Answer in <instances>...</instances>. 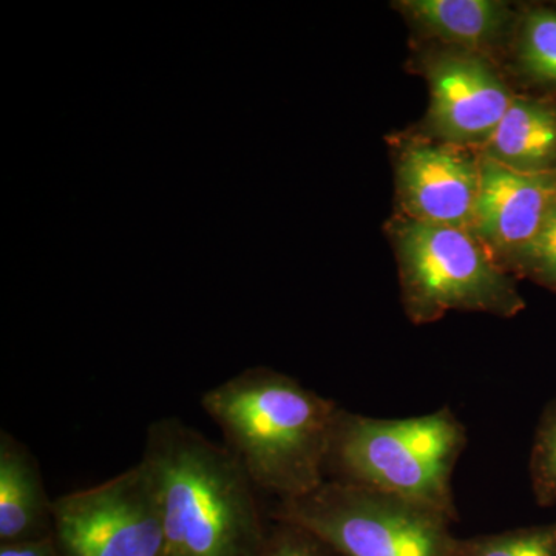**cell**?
Instances as JSON below:
<instances>
[{
    "label": "cell",
    "instance_id": "obj_8",
    "mask_svg": "<svg viewBox=\"0 0 556 556\" xmlns=\"http://www.w3.org/2000/svg\"><path fill=\"white\" fill-rule=\"evenodd\" d=\"M431 129L453 146H484L515 98L477 58H442L430 67Z\"/></svg>",
    "mask_w": 556,
    "mask_h": 556
},
{
    "label": "cell",
    "instance_id": "obj_2",
    "mask_svg": "<svg viewBox=\"0 0 556 556\" xmlns=\"http://www.w3.org/2000/svg\"><path fill=\"white\" fill-rule=\"evenodd\" d=\"M141 459L159 485L167 556H263L270 526L260 490L225 445L163 417Z\"/></svg>",
    "mask_w": 556,
    "mask_h": 556
},
{
    "label": "cell",
    "instance_id": "obj_3",
    "mask_svg": "<svg viewBox=\"0 0 556 556\" xmlns=\"http://www.w3.org/2000/svg\"><path fill=\"white\" fill-rule=\"evenodd\" d=\"M467 442V428L447 407L408 419L340 408L325 473L329 481L401 497L457 522L453 473Z\"/></svg>",
    "mask_w": 556,
    "mask_h": 556
},
{
    "label": "cell",
    "instance_id": "obj_16",
    "mask_svg": "<svg viewBox=\"0 0 556 556\" xmlns=\"http://www.w3.org/2000/svg\"><path fill=\"white\" fill-rule=\"evenodd\" d=\"M515 260L522 273L556 291V206L532 243Z\"/></svg>",
    "mask_w": 556,
    "mask_h": 556
},
{
    "label": "cell",
    "instance_id": "obj_12",
    "mask_svg": "<svg viewBox=\"0 0 556 556\" xmlns=\"http://www.w3.org/2000/svg\"><path fill=\"white\" fill-rule=\"evenodd\" d=\"M404 10L420 27L457 46H486L507 20L506 5L495 0H407Z\"/></svg>",
    "mask_w": 556,
    "mask_h": 556
},
{
    "label": "cell",
    "instance_id": "obj_13",
    "mask_svg": "<svg viewBox=\"0 0 556 556\" xmlns=\"http://www.w3.org/2000/svg\"><path fill=\"white\" fill-rule=\"evenodd\" d=\"M456 556H556V522L459 538Z\"/></svg>",
    "mask_w": 556,
    "mask_h": 556
},
{
    "label": "cell",
    "instance_id": "obj_14",
    "mask_svg": "<svg viewBox=\"0 0 556 556\" xmlns=\"http://www.w3.org/2000/svg\"><path fill=\"white\" fill-rule=\"evenodd\" d=\"M529 477L538 506H556V397L541 413L530 450Z\"/></svg>",
    "mask_w": 556,
    "mask_h": 556
},
{
    "label": "cell",
    "instance_id": "obj_6",
    "mask_svg": "<svg viewBox=\"0 0 556 556\" xmlns=\"http://www.w3.org/2000/svg\"><path fill=\"white\" fill-rule=\"evenodd\" d=\"M64 556H167L159 485L144 460L118 477L53 501Z\"/></svg>",
    "mask_w": 556,
    "mask_h": 556
},
{
    "label": "cell",
    "instance_id": "obj_15",
    "mask_svg": "<svg viewBox=\"0 0 556 556\" xmlns=\"http://www.w3.org/2000/svg\"><path fill=\"white\" fill-rule=\"evenodd\" d=\"M522 62L536 78L556 83V13L538 11L527 20Z\"/></svg>",
    "mask_w": 556,
    "mask_h": 556
},
{
    "label": "cell",
    "instance_id": "obj_18",
    "mask_svg": "<svg viewBox=\"0 0 556 556\" xmlns=\"http://www.w3.org/2000/svg\"><path fill=\"white\" fill-rule=\"evenodd\" d=\"M0 556H64L54 536L30 543L3 544Z\"/></svg>",
    "mask_w": 556,
    "mask_h": 556
},
{
    "label": "cell",
    "instance_id": "obj_7",
    "mask_svg": "<svg viewBox=\"0 0 556 556\" xmlns=\"http://www.w3.org/2000/svg\"><path fill=\"white\" fill-rule=\"evenodd\" d=\"M473 233L492 254L517 258L556 206V170L522 172L482 155Z\"/></svg>",
    "mask_w": 556,
    "mask_h": 556
},
{
    "label": "cell",
    "instance_id": "obj_11",
    "mask_svg": "<svg viewBox=\"0 0 556 556\" xmlns=\"http://www.w3.org/2000/svg\"><path fill=\"white\" fill-rule=\"evenodd\" d=\"M484 155L511 169L552 170L556 163V109L515 98L485 142Z\"/></svg>",
    "mask_w": 556,
    "mask_h": 556
},
{
    "label": "cell",
    "instance_id": "obj_5",
    "mask_svg": "<svg viewBox=\"0 0 556 556\" xmlns=\"http://www.w3.org/2000/svg\"><path fill=\"white\" fill-rule=\"evenodd\" d=\"M402 298L416 324L448 311L514 317L525 300L470 230L409 219L397 233Z\"/></svg>",
    "mask_w": 556,
    "mask_h": 556
},
{
    "label": "cell",
    "instance_id": "obj_10",
    "mask_svg": "<svg viewBox=\"0 0 556 556\" xmlns=\"http://www.w3.org/2000/svg\"><path fill=\"white\" fill-rule=\"evenodd\" d=\"M53 501L31 450L0 431V546L53 536Z\"/></svg>",
    "mask_w": 556,
    "mask_h": 556
},
{
    "label": "cell",
    "instance_id": "obj_1",
    "mask_svg": "<svg viewBox=\"0 0 556 556\" xmlns=\"http://www.w3.org/2000/svg\"><path fill=\"white\" fill-rule=\"evenodd\" d=\"M201 407L260 492L291 501L327 481L329 442L342 408L332 399L257 367L206 391Z\"/></svg>",
    "mask_w": 556,
    "mask_h": 556
},
{
    "label": "cell",
    "instance_id": "obj_4",
    "mask_svg": "<svg viewBox=\"0 0 556 556\" xmlns=\"http://www.w3.org/2000/svg\"><path fill=\"white\" fill-rule=\"evenodd\" d=\"M273 521L303 527L336 556H456L459 538L444 515L401 497L338 481L278 501Z\"/></svg>",
    "mask_w": 556,
    "mask_h": 556
},
{
    "label": "cell",
    "instance_id": "obj_17",
    "mask_svg": "<svg viewBox=\"0 0 556 556\" xmlns=\"http://www.w3.org/2000/svg\"><path fill=\"white\" fill-rule=\"evenodd\" d=\"M263 556H336L331 548L316 535L291 525V522L273 521L268 543Z\"/></svg>",
    "mask_w": 556,
    "mask_h": 556
},
{
    "label": "cell",
    "instance_id": "obj_9",
    "mask_svg": "<svg viewBox=\"0 0 556 556\" xmlns=\"http://www.w3.org/2000/svg\"><path fill=\"white\" fill-rule=\"evenodd\" d=\"M399 188L412 219L473 232L481 164L457 146H413L399 164Z\"/></svg>",
    "mask_w": 556,
    "mask_h": 556
}]
</instances>
